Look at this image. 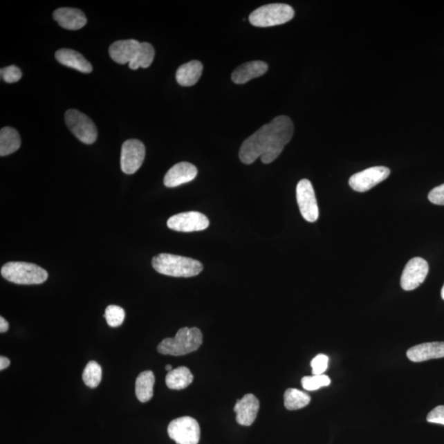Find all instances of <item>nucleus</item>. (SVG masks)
<instances>
[{
  "label": "nucleus",
  "instance_id": "f257e3e1",
  "mask_svg": "<svg viewBox=\"0 0 444 444\" xmlns=\"http://www.w3.org/2000/svg\"><path fill=\"white\" fill-rule=\"evenodd\" d=\"M293 133V120L286 115L277 116L243 142L239 159L246 165L254 163L259 158L264 164L271 163L288 145Z\"/></svg>",
  "mask_w": 444,
  "mask_h": 444
},
{
  "label": "nucleus",
  "instance_id": "f03ea898",
  "mask_svg": "<svg viewBox=\"0 0 444 444\" xmlns=\"http://www.w3.org/2000/svg\"><path fill=\"white\" fill-rule=\"evenodd\" d=\"M152 267L163 275L175 277L198 276L203 266L198 260L171 254H160L151 261Z\"/></svg>",
  "mask_w": 444,
  "mask_h": 444
},
{
  "label": "nucleus",
  "instance_id": "7ed1b4c3",
  "mask_svg": "<svg viewBox=\"0 0 444 444\" xmlns=\"http://www.w3.org/2000/svg\"><path fill=\"white\" fill-rule=\"evenodd\" d=\"M203 334L197 328H183L174 338H165L158 346L159 353L181 356L192 353L201 346Z\"/></svg>",
  "mask_w": 444,
  "mask_h": 444
},
{
  "label": "nucleus",
  "instance_id": "20e7f679",
  "mask_svg": "<svg viewBox=\"0 0 444 444\" xmlns=\"http://www.w3.org/2000/svg\"><path fill=\"white\" fill-rule=\"evenodd\" d=\"M1 275L8 281L17 285H38L48 278L45 269L36 264L25 262H10L1 268Z\"/></svg>",
  "mask_w": 444,
  "mask_h": 444
},
{
  "label": "nucleus",
  "instance_id": "39448f33",
  "mask_svg": "<svg viewBox=\"0 0 444 444\" xmlns=\"http://www.w3.org/2000/svg\"><path fill=\"white\" fill-rule=\"evenodd\" d=\"M295 16L294 8L286 3H270L257 8L250 15V23L259 28L286 24Z\"/></svg>",
  "mask_w": 444,
  "mask_h": 444
},
{
  "label": "nucleus",
  "instance_id": "423d86ee",
  "mask_svg": "<svg viewBox=\"0 0 444 444\" xmlns=\"http://www.w3.org/2000/svg\"><path fill=\"white\" fill-rule=\"evenodd\" d=\"M65 122L68 128L80 140L86 145H93L98 138V130L93 121L89 116L77 110L65 113Z\"/></svg>",
  "mask_w": 444,
  "mask_h": 444
},
{
  "label": "nucleus",
  "instance_id": "0eeeda50",
  "mask_svg": "<svg viewBox=\"0 0 444 444\" xmlns=\"http://www.w3.org/2000/svg\"><path fill=\"white\" fill-rule=\"evenodd\" d=\"M167 431L169 438L177 444H198L201 434L198 421L190 416L173 420Z\"/></svg>",
  "mask_w": 444,
  "mask_h": 444
},
{
  "label": "nucleus",
  "instance_id": "6e6552de",
  "mask_svg": "<svg viewBox=\"0 0 444 444\" xmlns=\"http://www.w3.org/2000/svg\"><path fill=\"white\" fill-rule=\"evenodd\" d=\"M296 199L304 220L315 222L319 219L320 211L317 206L315 189L311 182L306 178L300 181L296 187Z\"/></svg>",
  "mask_w": 444,
  "mask_h": 444
},
{
  "label": "nucleus",
  "instance_id": "1a4fd4ad",
  "mask_svg": "<svg viewBox=\"0 0 444 444\" xmlns=\"http://www.w3.org/2000/svg\"><path fill=\"white\" fill-rule=\"evenodd\" d=\"M146 148L141 141L129 139L125 141L121 148L120 165L122 172L133 175L142 167L145 160Z\"/></svg>",
  "mask_w": 444,
  "mask_h": 444
},
{
  "label": "nucleus",
  "instance_id": "9d476101",
  "mask_svg": "<svg viewBox=\"0 0 444 444\" xmlns=\"http://www.w3.org/2000/svg\"><path fill=\"white\" fill-rule=\"evenodd\" d=\"M210 225L207 217L198 212H187L174 215L167 221L169 229L180 232H201Z\"/></svg>",
  "mask_w": 444,
  "mask_h": 444
},
{
  "label": "nucleus",
  "instance_id": "9b49d317",
  "mask_svg": "<svg viewBox=\"0 0 444 444\" xmlns=\"http://www.w3.org/2000/svg\"><path fill=\"white\" fill-rule=\"evenodd\" d=\"M390 172V169L385 167H370L352 176L349 180V185L356 192H367L385 181L389 176Z\"/></svg>",
  "mask_w": 444,
  "mask_h": 444
},
{
  "label": "nucleus",
  "instance_id": "f8f14e48",
  "mask_svg": "<svg viewBox=\"0 0 444 444\" xmlns=\"http://www.w3.org/2000/svg\"><path fill=\"white\" fill-rule=\"evenodd\" d=\"M429 272L427 261L416 257L412 259L404 268L400 286L404 290H413L419 287L425 280Z\"/></svg>",
  "mask_w": 444,
  "mask_h": 444
},
{
  "label": "nucleus",
  "instance_id": "ddd939ff",
  "mask_svg": "<svg viewBox=\"0 0 444 444\" xmlns=\"http://www.w3.org/2000/svg\"><path fill=\"white\" fill-rule=\"evenodd\" d=\"M198 175L195 165L189 163H180L169 169L164 178V185L167 188L186 184L194 180Z\"/></svg>",
  "mask_w": 444,
  "mask_h": 444
},
{
  "label": "nucleus",
  "instance_id": "4468645a",
  "mask_svg": "<svg viewBox=\"0 0 444 444\" xmlns=\"http://www.w3.org/2000/svg\"><path fill=\"white\" fill-rule=\"evenodd\" d=\"M260 407L258 398L254 394H246L238 400L234 407L237 413V423L243 426H250L256 420Z\"/></svg>",
  "mask_w": 444,
  "mask_h": 444
},
{
  "label": "nucleus",
  "instance_id": "2eb2a0df",
  "mask_svg": "<svg viewBox=\"0 0 444 444\" xmlns=\"http://www.w3.org/2000/svg\"><path fill=\"white\" fill-rule=\"evenodd\" d=\"M408 359L413 362H423L444 357V342H427L410 348L407 352Z\"/></svg>",
  "mask_w": 444,
  "mask_h": 444
},
{
  "label": "nucleus",
  "instance_id": "dca6fc26",
  "mask_svg": "<svg viewBox=\"0 0 444 444\" xmlns=\"http://www.w3.org/2000/svg\"><path fill=\"white\" fill-rule=\"evenodd\" d=\"M140 44V42L133 39L115 41L109 48V54L116 63L130 64L136 56Z\"/></svg>",
  "mask_w": 444,
  "mask_h": 444
},
{
  "label": "nucleus",
  "instance_id": "f3484780",
  "mask_svg": "<svg viewBox=\"0 0 444 444\" xmlns=\"http://www.w3.org/2000/svg\"><path fill=\"white\" fill-rule=\"evenodd\" d=\"M54 19L61 27L68 30H80L86 24V17L77 8H60L54 12Z\"/></svg>",
  "mask_w": 444,
  "mask_h": 444
},
{
  "label": "nucleus",
  "instance_id": "a211bd4d",
  "mask_svg": "<svg viewBox=\"0 0 444 444\" xmlns=\"http://www.w3.org/2000/svg\"><path fill=\"white\" fill-rule=\"evenodd\" d=\"M268 65L263 61H251L234 69L232 80L237 84H243L266 73Z\"/></svg>",
  "mask_w": 444,
  "mask_h": 444
},
{
  "label": "nucleus",
  "instance_id": "6ab92c4d",
  "mask_svg": "<svg viewBox=\"0 0 444 444\" xmlns=\"http://www.w3.org/2000/svg\"><path fill=\"white\" fill-rule=\"evenodd\" d=\"M55 58L61 64L84 73L93 71V66L82 55L71 49H60L55 53Z\"/></svg>",
  "mask_w": 444,
  "mask_h": 444
},
{
  "label": "nucleus",
  "instance_id": "aec40b11",
  "mask_svg": "<svg viewBox=\"0 0 444 444\" xmlns=\"http://www.w3.org/2000/svg\"><path fill=\"white\" fill-rule=\"evenodd\" d=\"M203 64L198 60L190 61L181 65L176 72L178 84L183 86H191L197 84L202 76Z\"/></svg>",
  "mask_w": 444,
  "mask_h": 444
},
{
  "label": "nucleus",
  "instance_id": "412c9836",
  "mask_svg": "<svg viewBox=\"0 0 444 444\" xmlns=\"http://www.w3.org/2000/svg\"><path fill=\"white\" fill-rule=\"evenodd\" d=\"M155 376L151 370L143 371L137 378L135 394L139 402L147 403L154 397Z\"/></svg>",
  "mask_w": 444,
  "mask_h": 444
},
{
  "label": "nucleus",
  "instance_id": "4be33fe9",
  "mask_svg": "<svg viewBox=\"0 0 444 444\" xmlns=\"http://www.w3.org/2000/svg\"><path fill=\"white\" fill-rule=\"evenodd\" d=\"M194 380V376L189 368L180 367L168 372L165 384L169 389L182 390L189 387Z\"/></svg>",
  "mask_w": 444,
  "mask_h": 444
},
{
  "label": "nucleus",
  "instance_id": "5701e85b",
  "mask_svg": "<svg viewBox=\"0 0 444 444\" xmlns=\"http://www.w3.org/2000/svg\"><path fill=\"white\" fill-rule=\"evenodd\" d=\"M20 147L21 138L19 132L14 128H3L0 131V156L14 154Z\"/></svg>",
  "mask_w": 444,
  "mask_h": 444
},
{
  "label": "nucleus",
  "instance_id": "b1692460",
  "mask_svg": "<svg viewBox=\"0 0 444 444\" xmlns=\"http://www.w3.org/2000/svg\"><path fill=\"white\" fill-rule=\"evenodd\" d=\"M155 50L150 43L142 42L137 52L136 56L131 63L129 64V68L137 71L139 68H147L150 66L154 59Z\"/></svg>",
  "mask_w": 444,
  "mask_h": 444
},
{
  "label": "nucleus",
  "instance_id": "393cba45",
  "mask_svg": "<svg viewBox=\"0 0 444 444\" xmlns=\"http://www.w3.org/2000/svg\"><path fill=\"white\" fill-rule=\"evenodd\" d=\"M310 395L295 389H288L284 394V405L287 410L295 411L306 407L311 403Z\"/></svg>",
  "mask_w": 444,
  "mask_h": 444
},
{
  "label": "nucleus",
  "instance_id": "a878e982",
  "mask_svg": "<svg viewBox=\"0 0 444 444\" xmlns=\"http://www.w3.org/2000/svg\"><path fill=\"white\" fill-rule=\"evenodd\" d=\"M102 378V369L101 365L95 362V361H89L88 364L86 365L84 373H82V380H84V384L91 387V389H95L100 385Z\"/></svg>",
  "mask_w": 444,
  "mask_h": 444
},
{
  "label": "nucleus",
  "instance_id": "bb28decb",
  "mask_svg": "<svg viewBox=\"0 0 444 444\" xmlns=\"http://www.w3.org/2000/svg\"><path fill=\"white\" fill-rule=\"evenodd\" d=\"M107 324L111 328H117L124 323L125 313L124 308L117 306H109L104 311Z\"/></svg>",
  "mask_w": 444,
  "mask_h": 444
},
{
  "label": "nucleus",
  "instance_id": "cd10ccee",
  "mask_svg": "<svg viewBox=\"0 0 444 444\" xmlns=\"http://www.w3.org/2000/svg\"><path fill=\"white\" fill-rule=\"evenodd\" d=\"M331 380L325 374L320 376H313L304 377L302 380V385L304 389L307 391H315L320 389L322 387L330 385Z\"/></svg>",
  "mask_w": 444,
  "mask_h": 444
},
{
  "label": "nucleus",
  "instance_id": "c85d7f7f",
  "mask_svg": "<svg viewBox=\"0 0 444 444\" xmlns=\"http://www.w3.org/2000/svg\"><path fill=\"white\" fill-rule=\"evenodd\" d=\"M0 73H1L2 80L8 82V84H14V82H19L21 75H23L20 68L15 66V65L1 68Z\"/></svg>",
  "mask_w": 444,
  "mask_h": 444
},
{
  "label": "nucleus",
  "instance_id": "c756f323",
  "mask_svg": "<svg viewBox=\"0 0 444 444\" xmlns=\"http://www.w3.org/2000/svg\"><path fill=\"white\" fill-rule=\"evenodd\" d=\"M329 357L324 354L317 355L311 361L312 373L313 376L324 374L329 367Z\"/></svg>",
  "mask_w": 444,
  "mask_h": 444
},
{
  "label": "nucleus",
  "instance_id": "7c9ffc66",
  "mask_svg": "<svg viewBox=\"0 0 444 444\" xmlns=\"http://www.w3.org/2000/svg\"><path fill=\"white\" fill-rule=\"evenodd\" d=\"M428 198L431 203L444 206V184L431 190Z\"/></svg>",
  "mask_w": 444,
  "mask_h": 444
},
{
  "label": "nucleus",
  "instance_id": "2f4dec72",
  "mask_svg": "<svg viewBox=\"0 0 444 444\" xmlns=\"http://www.w3.org/2000/svg\"><path fill=\"white\" fill-rule=\"evenodd\" d=\"M427 421L444 425V406H438L431 411L427 416Z\"/></svg>",
  "mask_w": 444,
  "mask_h": 444
},
{
  "label": "nucleus",
  "instance_id": "473e14b6",
  "mask_svg": "<svg viewBox=\"0 0 444 444\" xmlns=\"http://www.w3.org/2000/svg\"><path fill=\"white\" fill-rule=\"evenodd\" d=\"M11 361L6 356H0V370H3L10 367Z\"/></svg>",
  "mask_w": 444,
  "mask_h": 444
},
{
  "label": "nucleus",
  "instance_id": "72a5a7b5",
  "mask_svg": "<svg viewBox=\"0 0 444 444\" xmlns=\"http://www.w3.org/2000/svg\"><path fill=\"white\" fill-rule=\"evenodd\" d=\"M8 329H10V324L6 319H3V317H0V333H6Z\"/></svg>",
  "mask_w": 444,
  "mask_h": 444
},
{
  "label": "nucleus",
  "instance_id": "f704fd0d",
  "mask_svg": "<svg viewBox=\"0 0 444 444\" xmlns=\"http://www.w3.org/2000/svg\"><path fill=\"white\" fill-rule=\"evenodd\" d=\"M172 369H173L171 364H167V367H165V370H167V371L168 372L172 371Z\"/></svg>",
  "mask_w": 444,
  "mask_h": 444
},
{
  "label": "nucleus",
  "instance_id": "c9c22d12",
  "mask_svg": "<svg viewBox=\"0 0 444 444\" xmlns=\"http://www.w3.org/2000/svg\"><path fill=\"white\" fill-rule=\"evenodd\" d=\"M441 295H442L443 299H444V285L443 286V289H442V291H441Z\"/></svg>",
  "mask_w": 444,
  "mask_h": 444
}]
</instances>
